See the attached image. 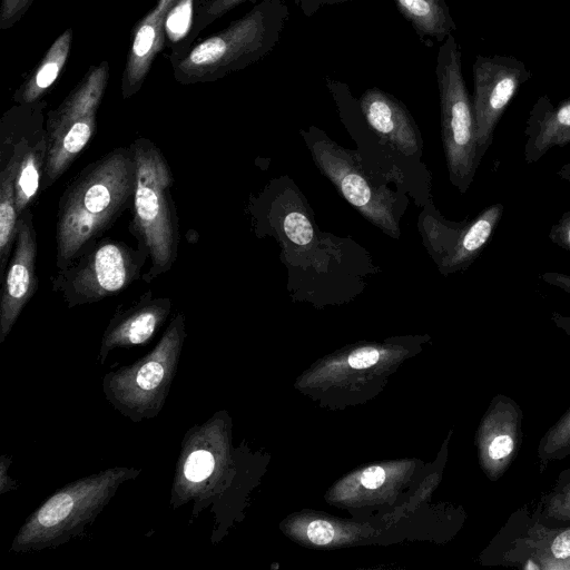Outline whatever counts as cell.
<instances>
[{
	"label": "cell",
	"instance_id": "cell-2",
	"mask_svg": "<svg viewBox=\"0 0 570 570\" xmlns=\"http://www.w3.org/2000/svg\"><path fill=\"white\" fill-rule=\"evenodd\" d=\"M288 18L284 0H259L224 29L180 55H169L175 80L212 82L257 62L277 46Z\"/></svg>",
	"mask_w": 570,
	"mask_h": 570
},
{
	"label": "cell",
	"instance_id": "cell-19",
	"mask_svg": "<svg viewBox=\"0 0 570 570\" xmlns=\"http://www.w3.org/2000/svg\"><path fill=\"white\" fill-rule=\"evenodd\" d=\"M23 148L16 145L0 153V275L4 276L12 255L19 215L16 208L14 183Z\"/></svg>",
	"mask_w": 570,
	"mask_h": 570
},
{
	"label": "cell",
	"instance_id": "cell-1",
	"mask_svg": "<svg viewBox=\"0 0 570 570\" xmlns=\"http://www.w3.org/2000/svg\"><path fill=\"white\" fill-rule=\"evenodd\" d=\"M136 163L129 147L88 164L62 191L56 222V266L71 264L134 205Z\"/></svg>",
	"mask_w": 570,
	"mask_h": 570
},
{
	"label": "cell",
	"instance_id": "cell-25",
	"mask_svg": "<svg viewBox=\"0 0 570 570\" xmlns=\"http://www.w3.org/2000/svg\"><path fill=\"white\" fill-rule=\"evenodd\" d=\"M194 0H179L171 9L166 20V38L170 48L187 37L193 24Z\"/></svg>",
	"mask_w": 570,
	"mask_h": 570
},
{
	"label": "cell",
	"instance_id": "cell-34",
	"mask_svg": "<svg viewBox=\"0 0 570 570\" xmlns=\"http://www.w3.org/2000/svg\"><path fill=\"white\" fill-rule=\"evenodd\" d=\"M11 464V456L1 455V478H0V493L3 494L4 492L16 490L18 484L14 480L10 479V476L6 473L7 468Z\"/></svg>",
	"mask_w": 570,
	"mask_h": 570
},
{
	"label": "cell",
	"instance_id": "cell-29",
	"mask_svg": "<svg viewBox=\"0 0 570 570\" xmlns=\"http://www.w3.org/2000/svg\"><path fill=\"white\" fill-rule=\"evenodd\" d=\"M548 237L559 247L570 252V210L563 213L551 226Z\"/></svg>",
	"mask_w": 570,
	"mask_h": 570
},
{
	"label": "cell",
	"instance_id": "cell-17",
	"mask_svg": "<svg viewBox=\"0 0 570 570\" xmlns=\"http://www.w3.org/2000/svg\"><path fill=\"white\" fill-rule=\"evenodd\" d=\"M504 207L494 203L484 208L475 218L464 225L451 247L439 261L443 274L466 269L482 253L499 225Z\"/></svg>",
	"mask_w": 570,
	"mask_h": 570
},
{
	"label": "cell",
	"instance_id": "cell-3",
	"mask_svg": "<svg viewBox=\"0 0 570 570\" xmlns=\"http://www.w3.org/2000/svg\"><path fill=\"white\" fill-rule=\"evenodd\" d=\"M140 472L136 468L112 466L67 483L27 518L10 551L39 552L82 535L119 488Z\"/></svg>",
	"mask_w": 570,
	"mask_h": 570
},
{
	"label": "cell",
	"instance_id": "cell-12",
	"mask_svg": "<svg viewBox=\"0 0 570 570\" xmlns=\"http://www.w3.org/2000/svg\"><path fill=\"white\" fill-rule=\"evenodd\" d=\"M522 411L504 394H497L483 416L478 433L480 464L492 480L509 469L522 443Z\"/></svg>",
	"mask_w": 570,
	"mask_h": 570
},
{
	"label": "cell",
	"instance_id": "cell-14",
	"mask_svg": "<svg viewBox=\"0 0 570 570\" xmlns=\"http://www.w3.org/2000/svg\"><path fill=\"white\" fill-rule=\"evenodd\" d=\"M179 0H157L155 6L134 26L121 75L120 90L129 99L142 87L156 56L166 39V20Z\"/></svg>",
	"mask_w": 570,
	"mask_h": 570
},
{
	"label": "cell",
	"instance_id": "cell-28",
	"mask_svg": "<svg viewBox=\"0 0 570 570\" xmlns=\"http://www.w3.org/2000/svg\"><path fill=\"white\" fill-rule=\"evenodd\" d=\"M35 0H1L0 29L12 28L27 13Z\"/></svg>",
	"mask_w": 570,
	"mask_h": 570
},
{
	"label": "cell",
	"instance_id": "cell-6",
	"mask_svg": "<svg viewBox=\"0 0 570 570\" xmlns=\"http://www.w3.org/2000/svg\"><path fill=\"white\" fill-rule=\"evenodd\" d=\"M460 47L451 33L439 48L435 75L441 106L442 141L451 183L465 193L481 159L472 99L462 72Z\"/></svg>",
	"mask_w": 570,
	"mask_h": 570
},
{
	"label": "cell",
	"instance_id": "cell-35",
	"mask_svg": "<svg viewBox=\"0 0 570 570\" xmlns=\"http://www.w3.org/2000/svg\"><path fill=\"white\" fill-rule=\"evenodd\" d=\"M557 175H558L561 179H563V180H566V181L570 183V161H569V163H567V164H564V165H563V166H562V167L557 171Z\"/></svg>",
	"mask_w": 570,
	"mask_h": 570
},
{
	"label": "cell",
	"instance_id": "cell-16",
	"mask_svg": "<svg viewBox=\"0 0 570 570\" xmlns=\"http://www.w3.org/2000/svg\"><path fill=\"white\" fill-rule=\"evenodd\" d=\"M524 161L538 163L554 147L570 145V95L553 105L548 95L540 96L529 111L524 127Z\"/></svg>",
	"mask_w": 570,
	"mask_h": 570
},
{
	"label": "cell",
	"instance_id": "cell-10",
	"mask_svg": "<svg viewBox=\"0 0 570 570\" xmlns=\"http://www.w3.org/2000/svg\"><path fill=\"white\" fill-rule=\"evenodd\" d=\"M531 76L525 63L515 57L476 56L472 66V108L480 159L490 147L507 107Z\"/></svg>",
	"mask_w": 570,
	"mask_h": 570
},
{
	"label": "cell",
	"instance_id": "cell-8",
	"mask_svg": "<svg viewBox=\"0 0 570 570\" xmlns=\"http://www.w3.org/2000/svg\"><path fill=\"white\" fill-rule=\"evenodd\" d=\"M489 549L490 564L523 570H570V523L542 524L522 507L509 518Z\"/></svg>",
	"mask_w": 570,
	"mask_h": 570
},
{
	"label": "cell",
	"instance_id": "cell-32",
	"mask_svg": "<svg viewBox=\"0 0 570 570\" xmlns=\"http://www.w3.org/2000/svg\"><path fill=\"white\" fill-rule=\"evenodd\" d=\"M348 1L353 0H294L295 4L306 18H311L323 7L340 4Z\"/></svg>",
	"mask_w": 570,
	"mask_h": 570
},
{
	"label": "cell",
	"instance_id": "cell-26",
	"mask_svg": "<svg viewBox=\"0 0 570 570\" xmlns=\"http://www.w3.org/2000/svg\"><path fill=\"white\" fill-rule=\"evenodd\" d=\"M284 229L289 239L298 245H306L313 238L312 225L299 212H293L286 216Z\"/></svg>",
	"mask_w": 570,
	"mask_h": 570
},
{
	"label": "cell",
	"instance_id": "cell-23",
	"mask_svg": "<svg viewBox=\"0 0 570 570\" xmlns=\"http://www.w3.org/2000/svg\"><path fill=\"white\" fill-rule=\"evenodd\" d=\"M248 0H194L193 24L189 33L175 47L170 55H180L190 48L203 30L214 21Z\"/></svg>",
	"mask_w": 570,
	"mask_h": 570
},
{
	"label": "cell",
	"instance_id": "cell-21",
	"mask_svg": "<svg viewBox=\"0 0 570 570\" xmlns=\"http://www.w3.org/2000/svg\"><path fill=\"white\" fill-rule=\"evenodd\" d=\"M47 150L45 125L32 135L20 157L14 183V203L19 216L30 207L42 189Z\"/></svg>",
	"mask_w": 570,
	"mask_h": 570
},
{
	"label": "cell",
	"instance_id": "cell-27",
	"mask_svg": "<svg viewBox=\"0 0 570 570\" xmlns=\"http://www.w3.org/2000/svg\"><path fill=\"white\" fill-rule=\"evenodd\" d=\"M541 279L554 287L570 294V275L561 272H544ZM554 325L570 336V315H562L554 312L551 316Z\"/></svg>",
	"mask_w": 570,
	"mask_h": 570
},
{
	"label": "cell",
	"instance_id": "cell-7",
	"mask_svg": "<svg viewBox=\"0 0 570 570\" xmlns=\"http://www.w3.org/2000/svg\"><path fill=\"white\" fill-rule=\"evenodd\" d=\"M139 246L104 238L51 277V288L67 307L91 304L125 291L141 278L148 258Z\"/></svg>",
	"mask_w": 570,
	"mask_h": 570
},
{
	"label": "cell",
	"instance_id": "cell-11",
	"mask_svg": "<svg viewBox=\"0 0 570 570\" xmlns=\"http://www.w3.org/2000/svg\"><path fill=\"white\" fill-rule=\"evenodd\" d=\"M37 234L28 208L18 220L17 236L6 274L0 301V343L11 332L23 307L38 289L36 271Z\"/></svg>",
	"mask_w": 570,
	"mask_h": 570
},
{
	"label": "cell",
	"instance_id": "cell-33",
	"mask_svg": "<svg viewBox=\"0 0 570 570\" xmlns=\"http://www.w3.org/2000/svg\"><path fill=\"white\" fill-rule=\"evenodd\" d=\"M385 480V472L380 466H371L366 469L361 475V483L366 489H376Z\"/></svg>",
	"mask_w": 570,
	"mask_h": 570
},
{
	"label": "cell",
	"instance_id": "cell-18",
	"mask_svg": "<svg viewBox=\"0 0 570 570\" xmlns=\"http://www.w3.org/2000/svg\"><path fill=\"white\" fill-rule=\"evenodd\" d=\"M73 39L72 28H67L49 47L40 61L16 89L14 104H32L45 99L60 77L70 55Z\"/></svg>",
	"mask_w": 570,
	"mask_h": 570
},
{
	"label": "cell",
	"instance_id": "cell-30",
	"mask_svg": "<svg viewBox=\"0 0 570 570\" xmlns=\"http://www.w3.org/2000/svg\"><path fill=\"white\" fill-rule=\"evenodd\" d=\"M309 541L317 546L330 543L334 538V529L327 521L314 520L307 525Z\"/></svg>",
	"mask_w": 570,
	"mask_h": 570
},
{
	"label": "cell",
	"instance_id": "cell-9",
	"mask_svg": "<svg viewBox=\"0 0 570 570\" xmlns=\"http://www.w3.org/2000/svg\"><path fill=\"white\" fill-rule=\"evenodd\" d=\"M305 137L317 167L344 198L373 225L392 237H399L391 190L373 185L352 155L318 130L312 128Z\"/></svg>",
	"mask_w": 570,
	"mask_h": 570
},
{
	"label": "cell",
	"instance_id": "cell-20",
	"mask_svg": "<svg viewBox=\"0 0 570 570\" xmlns=\"http://www.w3.org/2000/svg\"><path fill=\"white\" fill-rule=\"evenodd\" d=\"M396 9L410 22L426 47L443 42L456 29L445 0H394Z\"/></svg>",
	"mask_w": 570,
	"mask_h": 570
},
{
	"label": "cell",
	"instance_id": "cell-24",
	"mask_svg": "<svg viewBox=\"0 0 570 570\" xmlns=\"http://www.w3.org/2000/svg\"><path fill=\"white\" fill-rule=\"evenodd\" d=\"M537 453L541 470L549 462L570 455V406L542 435Z\"/></svg>",
	"mask_w": 570,
	"mask_h": 570
},
{
	"label": "cell",
	"instance_id": "cell-22",
	"mask_svg": "<svg viewBox=\"0 0 570 570\" xmlns=\"http://www.w3.org/2000/svg\"><path fill=\"white\" fill-rule=\"evenodd\" d=\"M531 515L550 527L570 523V466L558 474L553 487L542 495Z\"/></svg>",
	"mask_w": 570,
	"mask_h": 570
},
{
	"label": "cell",
	"instance_id": "cell-13",
	"mask_svg": "<svg viewBox=\"0 0 570 570\" xmlns=\"http://www.w3.org/2000/svg\"><path fill=\"white\" fill-rule=\"evenodd\" d=\"M169 297L155 296L149 289L126 308L119 307L101 337L98 362L104 365L111 351L148 343L171 312Z\"/></svg>",
	"mask_w": 570,
	"mask_h": 570
},
{
	"label": "cell",
	"instance_id": "cell-5",
	"mask_svg": "<svg viewBox=\"0 0 570 570\" xmlns=\"http://www.w3.org/2000/svg\"><path fill=\"white\" fill-rule=\"evenodd\" d=\"M186 336L185 317L177 313L151 351L105 374L102 392L107 402L135 423L158 416L177 373Z\"/></svg>",
	"mask_w": 570,
	"mask_h": 570
},
{
	"label": "cell",
	"instance_id": "cell-31",
	"mask_svg": "<svg viewBox=\"0 0 570 570\" xmlns=\"http://www.w3.org/2000/svg\"><path fill=\"white\" fill-rule=\"evenodd\" d=\"M380 358V353L375 347L364 346L353 351L347 361L353 368H366L375 364Z\"/></svg>",
	"mask_w": 570,
	"mask_h": 570
},
{
	"label": "cell",
	"instance_id": "cell-15",
	"mask_svg": "<svg viewBox=\"0 0 570 570\" xmlns=\"http://www.w3.org/2000/svg\"><path fill=\"white\" fill-rule=\"evenodd\" d=\"M367 126L402 154L412 156L421 147V138L406 107L380 88L366 89L358 100Z\"/></svg>",
	"mask_w": 570,
	"mask_h": 570
},
{
	"label": "cell",
	"instance_id": "cell-4",
	"mask_svg": "<svg viewBox=\"0 0 570 570\" xmlns=\"http://www.w3.org/2000/svg\"><path fill=\"white\" fill-rule=\"evenodd\" d=\"M136 163V189L129 232L147 252L150 266L142 279L150 283L176 262L179 225L170 189L174 177L161 150L148 138L130 144Z\"/></svg>",
	"mask_w": 570,
	"mask_h": 570
}]
</instances>
